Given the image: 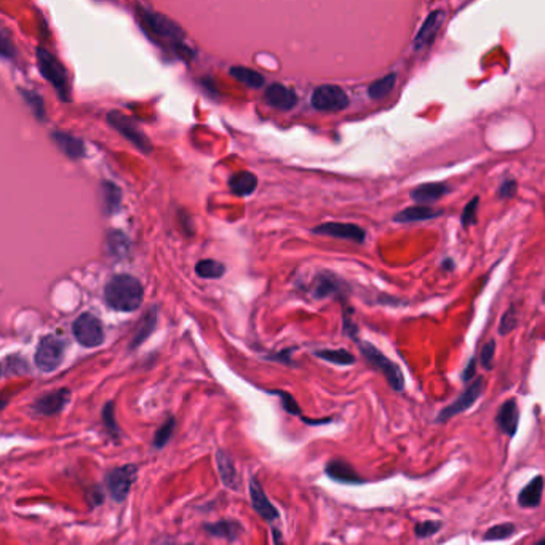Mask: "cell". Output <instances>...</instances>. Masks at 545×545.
<instances>
[{
	"instance_id": "obj_2",
	"label": "cell",
	"mask_w": 545,
	"mask_h": 545,
	"mask_svg": "<svg viewBox=\"0 0 545 545\" xmlns=\"http://www.w3.org/2000/svg\"><path fill=\"white\" fill-rule=\"evenodd\" d=\"M141 18L144 21V27L152 32V36L160 39V41H167L172 43L174 52L183 58H191L192 52L183 43L184 34L181 31V27L173 22L172 20L165 18L163 15L154 13V11H141Z\"/></svg>"
},
{
	"instance_id": "obj_41",
	"label": "cell",
	"mask_w": 545,
	"mask_h": 545,
	"mask_svg": "<svg viewBox=\"0 0 545 545\" xmlns=\"http://www.w3.org/2000/svg\"><path fill=\"white\" fill-rule=\"evenodd\" d=\"M475 359H470V361L467 363V366H465V370L462 371V381L464 382H470V381H472V379H474V376H475V368H476V365H475Z\"/></svg>"
},
{
	"instance_id": "obj_5",
	"label": "cell",
	"mask_w": 545,
	"mask_h": 545,
	"mask_svg": "<svg viewBox=\"0 0 545 545\" xmlns=\"http://www.w3.org/2000/svg\"><path fill=\"white\" fill-rule=\"evenodd\" d=\"M483 387H485L483 378H476L474 382H469V385L464 389L462 394L459 395L451 405L443 408V410L439 413L436 422L450 421V419H453L454 416H459L461 413L467 411L469 408H472L475 405V401L480 399L481 394H483Z\"/></svg>"
},
{
	"instance_id": "obj_11",
	"label": "cell",
	"mask_w": 545,
	"mask_h": 545,
	"mask_svg": "<svg viewBox=\"0 0 545 545\" xmlns=\"http://www.w3.org/2000/svg\"><path fill=\"white\" fill-rule=\"evenodd\" d=\"M445 18L446 13L443 10H435L425 18L421 29H419L416 37H414V50H416V52H422L424 48H427L434 43V39L441 29Z\"/></svg>"
},
{
	"instance_id": "obj_3",
	"label": "cell",
	"mask_w": 545,
	"mask_h": 545,
	"mask_svg": "<svg viewBox=\"0 0 545 545\" xmlns=\"http://www.w3.org/2000/svg\"><path fill=\"white\" fill-rule=\"evenodd\" d=\"M359 347L363 359L370 363L374 370H378L379 373L384 374V378L387 379L392 390L401 392L405 389V378H403V373L399 368V365H395L394 361L389 360L381 350H378L370 343H359Z\"/></svg>"
},
{
	"instance_id": "obj_21",
	"label": "cell",
	"mask_w": 545,
	"mask_h": 545,
	"mask_svg": "<svg viewBox=\"0 0 545 545\" xmlns=\"http://www.w3.org/2000/svg\"><path fill=\"white\" fill-rule=\"evenodd\" d=\"M441 209H435L432 207H422V205H414L401 209L400 213L395 214L394 221L395 223H416V221H427L441 216Z\"/></svg>"
},
{
	"instance_id": "obj_27",
	"label": "cell",
	"mask_w": 545,
	"mask_h": 545,
	"mask_svg": "<svg viewBox=\"0 0 545 545\" xmlns=\"http://www.w3.org/2000/svg\"><path fill=\"white\" fill-rule=\"evenodd\" d=\"M315 357L319 359L334 363V365H340V366H349L355 363V357L350 354L349 350L345 349H320L314 352Z\"/></svg>"
},
{
	"instance_id": "obj_12",
	"label": "cell",
	"mask_w": 545,
	"mask_h": 545,
	"mask_svg": "<svg viewBox=\"0 0 545 545\" xmlns=\"http://www.w3.org/2000/svg\"><path fill=\"white\" fill-rule=\"evenodd\" d=\"M265 104L277 111H291L298 104V95L293 88H288L282 83H272L264 92Z\"/></svg>"
},
{
	"instance_id": "obj_19",
	"label": "cell",
	"mask_w": 545,
	"mask_h": 545,
	"mask_svg": "<svg viewBox=\"0 0 545 545\" xmlns=\"http://www.w3.org/2000/svg\"><path fill=\"white\" fill-rule=\"evenodd\" d=\"M69 399L71 392L67 389H60L53 392V394L42 396V399L36 403V410L41 414H45V416H53V414H58L62 408L67 405Z\"/></svg>"
},
{
	"instance_id": "obj_44",
	"label": "cell",
	"mask_w": 545,
	"mask_h": 545,
	"mask_svg": "<svg viewBox=\"0 0 545 545\" xmlns=\"http://www.w3.org/2000/svg\"><path fill=\"white\" fill-rule=\"evenodd\" d=\"M272 536H274V544L275 545H283V537H282V532L277 530V527H274L272 530Z\"/></svg>"
},
{
	"instance_id": "obj_7",
	"label": "cell",
	"mask_w": 545,
	"mask_h": 545,
	"mask_svg": "<svg viewBox=\"0 0 545 545\" xmlns=\"http://www.w3.org/2000/svg\"><path fill=\"white\" fill-rule=\"evenodd\" d=\"M64 355V344L55 336H45L36 352V365L42 371L50 373L61 365Z\"/></svg>"
},
{
	"instance_id": "obj_20",
	"label": "cell",
	"mask_w": 545,
	"mask_h": 545,
	"mask_svg": "<svg viewBox=\"0 0 545 545\" xmlns=\"http://www.w3.org/2000/svg\"><path fill=\"white\" fill-rule=\"evenodd\" d=\"M216 464H218V472L221 476V481L226 488L229 490H238V474L235 469V464L232 461V457L226 451L219 450L216 453Z\"/></svg>"
},
{
	"instance_id": "obj_31",
	"label": "cell",
	"mask_w": 545,
	"mask_h": 545,
	"mask_svg": "<svg viewBox=\"0 0 545 545\" xmlns=\"http://www.w3.org/2000/svg\"><path fill=\"white\" fill-rule=\"evenodd\" d=\"M515 532H516V526L513 523H501L490 527V530L485 532L483 539L485 541H494V542L505 541V539L515 536Z\"/></svg>"
},
{
	"instance_id": "obj_6",
	"label": "cell",
	"mask_w": 545,
	"mask_h": 545,
	"mask_svg": "<svg viewBox=\"0 0 545 545\" xmlns=\"http://www.w3.org/2000/svg\"><path fill=\"white\" fill-rule=\"evenodd\" d=\"M74 336L83 347H98L104 340L101 322L92 314H82L72 325Z\"/></svg>"
},
{
	"instance_id": "obj_1",
	"label": "cell",
	"mask_w": 545,
	"mask_h": 545,
	"mask_svg": "<svg viewBox=\"0 0 545 545\" xmlns=\"http://www.w3.org/2000/svg\"><path fill=\"white\" fill-rule=\"evenodd\" d=\"M104 296L113 310L132 312L143 303V287L132 275H116L106 285Z\"/></svg>"
},
{
	"instance_id": "obj_22",
	"label": "cell",
	"mask_w": 545,
	"mask_h": 545,
	"mask_svg": "<svg viewBox=\"0 0 545 545\" xmlns=\"http://www.w3.org/2000/svg\"><path fill=\"white\" fill-rule=\"evenodd\" d=\"M258 187V178L256 174L251 172H238L230 176L229 179V189L232 194L238 197H248L251 195Z\"/></svg>"
},
{
	"instance_id": "obj_29",
	"label": "cell",
	"mask_w": 545,
	"mask_h": 545,
	"mask_svg": "<svg viewBox=\"0 0 545 545\" xmlns=\"http://www.w3.org/2000/svg\"><path fill=\"white\" fill-rule=\"evenodd\" d=\"M55 139L61 149L64 151L69 157L77 158L83 156V144L81 139L72 138V136L64 133H55Z\"/></svg>"
},
{
	"instance_id": "obj_16",
	"label": "cell",
	"mask_w": 545,
	"mask_h": 545,
	"mask_svg": "<svg viewBox=\"0 0 545 545\" xmlns=\"http://www.w3.org/2000/svg\"><path fill=\"white\" fill-rule=\"evenodd\" d=\"M343 280L331 274V272H320L312 282V296L317 299H325L343 293Z\"/></svg>"
},
{
	"instance_id": "obj_4",
	"label": "cell",
	"mask_w": 545,
	"mask_h": 545,
	"mask_svg": "<svg viewBox=\"0 0 545 545\" xmlns=\"http://www.w3.org/2000/svg\"><path fill=\"white\" fill-rule=\"evenodd\" d=\"M310 104L320 112H339L349 106V96L336 85H320L312 92Z\"/></svg>"
},
{
	"instance_id": "obj_38",
	"label": "cell",
	"mask_w": 545,
	"mask_h": 545,
	"mask_svg": "<svg viewBox=\"0 0 545 545\" xmlns=\"http://www.w3.org/2000/svg\"><path fill=\"white\" fill-rule=\"evenodd\" d=\"M516 189H518V184L513 179H505L504 183L499 187V197L501 198H510L515 195Z\"/></svg>"
},
{
	"instance_id": "obj_17",
	"label": "cell",
	"mask_w": 545,
	"mask_h": 545,
	"mask_svg": "<svg viewBox=\"0 0 545 545\" xmlns=\"http://www.w3.org/2000/svg\"><path fill=\"white\" fill-rule=\"evenodd\" d=\"M453 187L446 183H427L418 186L416 189L411 191V198L418 205L429 207L432 203L439 202L443 195L450 194Z\"/></svg>"
},
{
	"instance_id": "obj_37",
	"label": "cell",
	"mask_w": 545,
	"mask_h": 545,
	"mask_svg": "<svg viewBox=\"0 0 545 545\" xmlns=\"http://www.w3.org/2000/svg\"><path fill=\"white\" fill-rule=\"evenodd\" d=\"M154 323H156V317H154V314H152V312H151V314L147 315V319L144 320V326H141V328H139V331H138V334H136L134 343H133V347H136V345H138V344L141 343V340H144L147 336H149V334L152 333V329H154Z\"/></svg>"
},
{
	"instance_id": "obj_45",
	"label": "cell",
	"mask_w": 545,
	"mask_h": 545,
	"mask_svg": "<svg viewBox=\"0 0 545 545\" xmlns=\"http://www.w3.org/2000/svg\"><path fill=\"white\" fill-rule=\"evenodd\" d=\"M441 268H443V269H445V270H451V269L454 268V263H453V261H451V259H446V261H445V263H443V264H441Z\"/></svg>"
},
{
	"instance_id": "obj_10",
	"label": "cell",
	"mask_w": 545,
	"mask_h": 545,
	"mask_svg": "<svg viewBox=\"0 0 545 545\" xmlns=\"http://www.w3.org/2000/svg\"><path fill=\"white\" fill-rule=\"evenodd\" d=\"M107 488H109L111 496L116 501H123L128 496L130 490L136 480V467L133 465H123V467L113 469L107 475Z\"/></svg>"
},
{
	"instance_id": "obj_36",
	"label": "cell",
	"mask_w": 545,
	"mask_h": 545,
	"mask_svg": "<svg viewBox=\"0 0 545 545\" xmlns=\"http://www.w3.org/2000/svg\"><path fill=\"white\" fill-rule=\"evenodd\" d=\"M173 429H174V419H168L167 422H165L160 429H158V432L156 434V439H154V445L157 448H162L168 443V440L172 439L173 435Z\"/></svg>"
},
{
	"instance_id": "obj_40",
	"label": "cell",
	"mask_w": 545,
	"mask_h": 545,
	"mask_svg": "<svg viewBox=\"0 0 545 545\" xmlns=\"http://www.w3.org/2000/svg\"><path fill=\"white\" fill-rule=\"evenodd\" d=\"M291 354H293V349H287V350L280 352V354H275V355L265 357V360H272V361H282V363H285V365H294V361L291 360Z\"/></svg>"
},
{
	"instance_id": "obj_39",
	"label": "cell",
	"mask_w": 545,
	"mask_h": 545,
	"mask_svg": "<svg viewBox=\"0 0 545 545\" xmlns=\"http://www.w3.org/2000/svg\"><path fill=\"white\" fill-rule=\"evenodd\" d=\"M343 329H344V333L347 334L349 338H352V339H355V340H357V326H355L354 320H352V317H350V310H349V309H344Z\"/></svg>"
},
{
	"instance_id": "obj_46",
	"label": "cell",
	"mask_w": 545,
	"mask_h": 545,
	"mask_svg": "<svg viewBox=\"0 0 545 545\" xmlns=\"http://www.w3.org/2000/svg\"><path fill=\"white\" fill-rule=\"evenodd\" d=\"M534 545H545V539H541V541H539V542L534 544Z\"/></svg>"
},
{
	"instance_id": "obj_47",
	"label": "cell",
	"mask_w": 545,
	"mask_h": 545,
	"mask_svg": "<svg viewBox=\"0 0 545 545\" xmlns=\"http://www.w3.org/2000/svg\"><path fill=\"white\" fill-rule=\"evenodd\" d=\"M5 406V401H2V400H0V410H2V408Z\"/></svg>"
},
{
	"instance_id": "obj_9",
	"label": "cell",
	"mask_w": 545,
	"mask_h": 545,
	"mask_svg": "<svg viewBox=\"0 0 545 545\" xmlns=\"http://www.w3.org/2000/svg\"><path fill=\"white\" fill-rule=\"evenodd\" d=\"M317 235H326L340 238V240H349L355 243H363L366 240V232L360 226L350 223H325L312 229Z\"/></svg>"
},
{
	"instance_id": "obj_23",
	"label": "cell",
	"mask_w": 545,
	"mask_h": 545,
	"mask_svg": "<svg viewBox=\"0 0 545 545\" xmlns=\"http://www.w3.org/2000/svg\"><path fill=\"white\" fill-rule=\"evenodd\" d=\"M542 491H544V478L542 475H537L536 478L531 480L518 494V505L525 509L537 507L542 501Z\"/></svg>"
},
{
	"instance_id": "obj_33",
	"label": "cell",
	"mask_w": 545,
	"mask_h": 545,
	"mask_svg": "<svg viewBox=\"0 0 545 545\" xmlns=\"http://www.w3.org/2000/svg\"><path fill=\"white\" fill-rule=\"evenodd\" d=\"M441 527V521H435V520H425V521H419V523L414 526V534H416L419 539H425L436 534Z\"/></svg>"
},
{
	"instance_id": "obj_42",
	"label": "cell",
	"mask_w": 545,
	"mask_h": 545,
	"mask_svg": "<svg viewBox=\"0 0 545 545\" xmlns=\"http://www.w3.org/2000/svg\"><path fill=\"white\" fill-rule=\"evenodd\" d=\"M11 50H13V48H11V43H10L8 39H5V37L0 36V55H2V56H11V53H13V52H11Z\"/></svg>"
},
{
	"instance_id": "obj_35",
	"label": "cell",
	"mask_w": 545,
	"mask_h": 545,
	"mask_svg": "<svg viewBox=\"0 0 545 545\" xmlns=\"http://www.w3.org/2000/svg\"><path fill=\"white\" fill-rule=\"evenodd\" d=\"M494 354H496V340L491 339L481 347L480 352V363L485 370H492V360H494Z\"/></svg>"
},
{
	"instance_id": "obj_8",
	"label": "cell",
	"mask_w": 545,
	"mask_h": 545,
	"mask_svg": "<svg viewBox=\"0 0 545 545\" xmlns=\"http://www.w3.org/2000/svg\"><path fill=\"white\" fill-rule=\"evenodd\" d=\"M37 58H39V69H41L45 78H47V81L58 90V93L62 96V98H66L67 74L61 62L56 60L53 55L45 52V50H39Z\"/></svg>"
},
{
	"instance_id": "obj_13",
	"label": "cell",
	"mask_w": 545,
	"mask_h": 545,
	"mask_svg": "<svg viewBox=\"0 0 545 545\" xmlns=\"http://www.w3.org/2000/svg\"><path fill=\"white\" fill-rule=\"evenodd\" d=\"M109 122L118 130V132H120L125 136V138L132 141L134 146H138L139 149H143L146 152L151 151V144H149V141H147V138L144 136V133H141L139 130H138V127H136V125L132 120H128V118L125 117L123 113H120V112H111Z\"/></svg>"
},
{
	"instance_id": "obj_18",
	"label": "cell",
	"mask_w": 545,
	"mask_h": 545,
	"mask_svg": "<svg viewBox=\"0 0 545 545\" xmlns=\"http://www.w3.org/2000/svg\"><path fill=\"white\" fill-rule=\"evenodd\" d=\"M518 421H520V413H518V405H516V401L513 399L504 401L496 418V422L499 427H501L502 432L513 436L516 434V429H518Z\"/></svg>"
},
{
	"instance_id": "obj_15",
	"label": "cell",
	"mask_w": 545,
	"mask_h": 545,
	"mask_svg": "<svg viewBox=\"0 0 545 545\" xmlns=\"http://www.w3.org/2000/svg\"><path fill=\"white\" fill-rule=\"evenodd\" d=\"M325 474L329 478L338 481V483L344 485H363L365 480L355 472V469L352 467L349 462L343 461V459H333L329 461L325 467Z\"/></svg>"
},
{
	"instance_id": "obj_24",
	"label": "cell",
	"mask_w": 545,
	"mask_h": 545,
	"mask_svg": "<svg viewBox=\"0 0 545 545\" xmlns=\"http://www.w3.org/2000/svg\"><path fill=\"white\" fill-rule=\"evenodd\" d=\"M203 527L209 536L226 539V541H237L242 531V525L235 520H221L216 523H208Z\"/></svg>"
},
{
	"instance_id": "obj_32",
	"label": "cell",
	"mask_w": 545,
	"mask_h": 545,
	"mask_svg": "<svg viewBox=\"0 0 545 545\" xmlns=\"http://www.w3.org/2000/svg\"><path fill=\"white\" fill-rule=\"evenodd\" d=\"M516 323H518V315H516V308L515 305H510V309L505 312L501 319V323H499V334H505L512 333L516 328Z\"/></svg>"
},
{
	"instance_id": "obj_25",
	"label": "cell",
	"mask_w": 545,
	"mask_h": 545,
	"mask_svg": "<svg viewBox=\"0 0 545 545\" xmlns=\"http://www.w3.org/2000/svg\"><path fill=\"white\" fill-rule=\"evenodd\" d=\"M229 74L243 85H247L248 88H263L264 87V76L256 71L249 69V67H242V66H235L230 67Z\"/></svg>"
},
{
	"instance_id": "obj_14",
	"label": "cell",
	"mask_w": 545,
	"mask_h": 545,
	"mask_svg": "<svg viewBox=\"0 0 545 545\" xmlns=\"http://www.w3.org/2000/svg\"><path fill=\"white\" fill-rule=\"evenodd\" d=\"M249 499H251V505L261 518L274 521L278 518V510L272 505L269 501L268 494L264 492L263 486L258 483L256 478L249 480Z\"/></svg>"
},
{
	"instance_id": "obj_43",
	"label": "cell",
	"mask_w": 545,
	"mask_h": 545,
	"mask_svg": "<svg viewBox=\"0 0 545 545\" xmlns=\"http://www.w3.org/2000/svg\"><path fill=\"white\" fill-rule=\"evenodd\" d=\"M301 419H303V421L305 422V424H309V425H320V424H328V422H331L333 421V419H329V418H325V419H320V421H317V419H308V418H301Z\"/></svg>"
},
{
	"instance_id": "obj_26",
	"label": "cell",
	"mask_w": 545,
	"mask_h": 545,
	"mask_svg": "<svg viewBox=\"0 0 545 545\" xmlns=\"http://www.w3.org/2000/svg\"><path fill=\"white\" fill-rule=\"evenodd\" d=\"M395 83H396V74L394 72L387 74V76L382 78H378V81H374L370 87H368V96L374 101L384 99L385 96H389L392 93Z\"/></svg>"
},
{
	"instance_id": "obj_30",
	"label": "cell",
	"mask_w": 545,
	"mask_h": 545,
	"mask_svg": "<svg viewBox=\"0 0 545 545\" xmlns=\"http://www.w3.org/2000/svg\"><path fill=\"white\" fill-rule=\"evenodd\" d=\"M268 394L278 396V399H280V401H282L283 410H285L288 414H291V416L303 418V410H301L298 401L294 400V396L289 394V392L282 390V389H272V390H268Z\"/></svg>"
},
{
	"instance_id": "obj_28",
	"label": "cell",
	"mask_w": 545,
	"mask_h": 545,
	"mask_svg": "<svg viewBox=\"0 0 545 545\" xmlns=\"http://www.w3.org/2000/svg\"><path fill=\"white\" fill-rule=\"evenodd\" d=\"M195 272L198 277L208 278V280H214V278H221L226 274V265L214 259H202L197 263Z\"/></svg>"
},
{
	"instance_id": "obj_34",
	"label": "cell",
	"mask_w": 545,
	"mask_h": 545,
	"mask_svg": "<svg viewBox=\"0 0 545 545\" xmlns=\"http://www.w3.org/2000/svg\"><path fill=\"white\" fill-rule=\"evenodd\" d=\"M478 202H480V198L475 197L464 208L462 216H461V223H462V226L465 227V229H469L470 226H474L476 223V209H478Z\"/></svg>"
}]
</instances>
